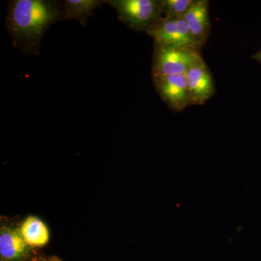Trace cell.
Masks as SVG:
<instances>
[{
	"label": "cell",
	"instance_id": "6da1fadb",
	"mask_svg": "<svg viewBox=\"0 0 261 261\" xmlns=\"http://www.w3.org/2000/svg\"><path fill=\"white\" fill-rule=\"evenodd\" d=\"M63 20V5L51 0H13L6 25L13 45L25 56H39L43 36L53 24Z\"/></svg>",
	"mask_w": 261,
	"mask_h": 261
},
{
	"label": "cell",
	"instance_id": "7a4b0ae2",
	"mask_svg": "<svg viewBox=\"0 0 261 261\" xmlns=\"http://www.w3.org/2000/svg\"><path fill=\"white\" fill-rule=\"evenodd\" d=\"M106 3L126 27L139 32H147L163 15L162 0H107Z\"/></svg>",
	"mask_w": 261,
	"mask_h": 261
},
{
	"label": "cell",
	"instance_id": "3957f363",
	"mask_svg": "<svg viewBox=\"0 0 261 261\" xmlns=\"http://www.w3.org/2000/svg\"><path fill=\"white\" fill-rule=\"evenodd\" d=\"M201 51L173 45L154 44L152 76L186 74Z\"/></svg>",
	"mask_w": 261,
	"mask_h": 261
},
{
	"label": "cell",
	"instance_id": "277c9868",
	"mask_svg": "<svg viewBox=\"0 0 261 261\" xmlns=\"http://www.w3.org/2000/svg\"><path fill=\"white\" fill-rule=\"evenodd\" d=\"M147 35L157 45H173L201 51L183 17L159 19L148 29Z\"/></svg>",
	"mask_w": 261,
	"mask_h": 261
},
{
	"label": "cell",
	"instance_id": "5b68a950",
	"mask_svg": "<svg viewBox=\"0 0 261 261\" xmlns=\"http://www.w3.org/2000/svg\"><path fill=\"white\" fill-rule=\"evenodd\" d=\"M160 97L175 113L191 106L186 74L152 77Z\"/></svg>",
	"mask_w": 261,
	"mask_h": 261
},
{
	"label": "cell",
	"instance_id": "8992f818",
	"mask_svg": "<svg viewBox=\"0 0 261 261\" xmlns=\"http://www.w3.org/2000/svg\"><path fill=\"white\" fill-rule=\"evenodd\" d=\"M186 76L191 106H202L214 95V79L202 56L189 68Z\"/></svg>",
	"mask_w": 261,
	"mask_h": 261
},
{
	"label": "cell",
	"instance_id": "52a82bcc",
	"mask_svg": "<svg viewBox=\"0 0 261 261\" xmlns=\"http://www.w3.org/2000/svg\"><path fill=\"white\" fill-rule=\"evenodd\" d=\"M183 18L195 42L202 49L207 42L211 31L208 0H194Z\"/></svg>",
	"mask_w": 261,
	"mask_h": 261
},
{
	"label": "cell",
	"instance_id": "ba28073f",
	"mask_svg": "<svg viewBox=\"0 0 261 261\" xmlns=\"http://www.w3.org/2000/svg\"><path fill=\"white\" fill-rule=\"evenodd\" d=\"M31 247L25 243L18 228L2 226L0 255L4 261H20L28 256Z\"/></svg>",
	"mask_w": 261,
	"mask_h": 261
},
{
	"label": "cell",
	"instance_id": "9c48e42d",
	"mask_svg": "<svg viewBox=\"0 0 261 261\" xmlns=\"http://www.w3.org/2000/svg\"><path fill=\"white\" fill-rule=\"evenodd\" d=\"M24 241L30 247H42L49 241L50 233L44 221L34 216L23 220L18 228Z\"/></svg>",
	"mask_w": 261,
	"mask_h": 261
},
{
	"label": "cell",
	"instance_id": "30bf717a",
	"mask_svg": "<svg viewBox=\"0 0 261 261\" xmlns=\"http://www.w3.org/2000/svg\"><path fill=\"white\" fill-rule=\"evenodd\" d=\"M107 0H65L63 4V20L74 19L85 27L94 10Z\"/></svg>",
	"mask_w": 261,
	"mask_h": 261
},
{
	"label": "cell",
	"instance_id": "8fae6325",
	"mask_svg": "<svg viewBox=\"0 0 261 261\" xmlns=\"http://www.w3.org/2000/svg\"><path fill=\"white\" fill-rule=\"evenodd\" d=\"M194 0H162L163 17L181 18L187 13Z\"/></svg>",
	"mask_w": 261,
	"mask_h": 261
},
{
	"label": "cell",
	"instance_id": "7c38bea8",
	"mask_svg": "<svg viewBox=\"0 0 261 261\" xmlns=\"http://www.w3.org/2000/svg\"><path fill=\"white\" fill-rule=\"evenodd\" d=\"M252 58V59L255 60V61L259 62V63H260L261 64V49L260 50L257 51L255 54H254Z\"/></svg>",
	"mask_w": 261,
	"mask_h": 261
}]
</instances>
